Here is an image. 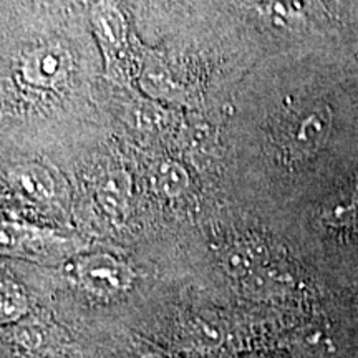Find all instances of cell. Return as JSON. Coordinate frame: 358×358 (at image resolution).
I'll use <instances>...</instances> for the list:
<instances>
[{
  "label": "cell",
  "mask_w": 358,
  "mask_h": 358,
  "mask_svg": "<svg viewBox=\"0 0 358 358\" xmlns=\"http://www.w3.org/2000/svg\"><path fill=\"white\" fill-rule=\"evenodd\" d=\"M75 277L90 294L108 299L123 294L131 285L133 272L124 262L100 252L80 259L75 266Z\"/></svg>",
  "instance_id": "obj_1"
},
{
  "label": "cell",
  "mask_w": 358,
  "mask_h": 358,
  "mask_svg": "<svg viewBox=\"0 0 358 358\" xmlns=\"http://www.w3.org/2000/svg\"><path fill=\"white\" fill-rule=\"evenodd\" d=\"M73 69L70 52L60 43H47L25 52L19 62L22 82L34 88H53Z\"/></svg>",
  "instance_id": "obj_2"
},
{
  "label": "cell",
  "mask_w": 358,
  "mask_h": 358,
  "mask_svg": "<svg viewBox=\"0 0 358 358\" xmlns=\"http://www.w3.org/2000/svg\"><path fill=\"white\" fill-rule=\"evenodd\" d=\"M92 25L98 42L106 60V69L113 73L118 69L120 58H122L127 45L128 27L127 20L111 3H98L92 12Z\"/></svg>",
  "instance_id": "obj_3"
},
{
  "label": "cell",
  "mask_w": 358,
  "mask_h": 358,
  "mask_svg": "<svg viewBox=\"0 0 358 358\" xmlns=\"http://www.w3.org/2000/svg\"><path fill=\"white\" fill-rule=\"evenodd\" d=\"M332 113L327 106L308 111L292 124L287 134V150L294 156L313 155L329 140Z\"/></svg>",
  "instance_id": "obj_4"
},
{
  "label": "cell",
  "mask_w": 358,
  "mask_h": 358,
  "mask_svg": "<svg viewBox=\"0 0 358 358\" xmlns=\"http://www.w3.org/2000/svg\"><path fill=\"white\" fill-rule=\"evenodd\" d=\"M129 194H131V181H129L128 173L122 169L105 174L98 182V203L103 211L115 219L127 214Z\"/></svg>",
  "instance_id": "obj_5"
},
{
  "label": "cell",
  "mask_w": 358,
  "mask_h": 358,
  "mask_svg": "<svg viewBox=\"0 0 358 358\" xmlns=\"http://www.w3.org/2000/svg\"><path fill=\"white\" fill-rule=\"evenodd\" d=\"M10 185L32 201H48L55 194L52 174L40 164H22L8 174Z\"/></svg>",
  "instance_id": "obj_6"
},
{
  "label": "cell",
  "mask_w": 358,
  "mask_h": 358,
  "mask_svg": "<svg viewBox=\"0 0 358 358\" xmlns=\"http://www.w3.org/2000/svg\"><path fill=\"white\" fill-rule=\"evenodd\" d=\"M140 85L148 95L156 100H179L185 92L179 80L174 78L173 71L156 58H148L145 62L140 75Z\"/></svg>",
  "instance_id": "obj_7"
},
{
  "label": "cell",
  "mask_w": 358,
  "mask_h": 358,
  "mask_svg": "<svg viewBox=\"0 0 358 358\" xmlns=\"http://www.w3.org/2000/svg\"><path fill=\"white\" fill-rule=\"evenodd\" d=\"M150 185L156 194L164 198H176L189 186V173L176 161L164 159L151 166Z\"/></svg>",
  "instance_id": "obj_8"
},
{
  "label": "cell",
  "mask_w": 358,
  "mask_h": 358,
  "mask_svg": "<svg viewBox=\"0 0 358 358\" xmlns=\"http://www.w3.org/2000/svg\"><path fill=\"white\" fill-rule=\"evenodd\" d=\"M324 221L332 227H350L358 222V186L335 194L322 211Z\"/></svg>",
  "instance_id": "obj_9"
},
{
  "label": "cell",
  "mask_w": 358,
  "mask_h": 358,
  "mask_svg": "<svg viewBox=\"0 0 358 358\" xmlns=\"http://www.w3.org/2000/svg\"><path fill=\"white\" fill-rule=\"evenodd\" d=\"M168 113L161 110L158 105L148 101H136L131 108L128 110L127 122L140 131L155 133L159 131L168 122Z\"/></svg>",
  "instance_id": "obj_10"
},
{
  "label": "cell",
  "mask_w": 358,
  "mask_h": 358,
  "mask_svg": "<svg viewBox=\"0 0 358 358\" xmlns=\"http://www.w3.org/2000/svg\"><path fill=\"white\" fill-rule=\"evenodd\" d=\"M0 310H2L3 324L19 320L29 310V302H27L24 290L12 279L2 280V306H0Z\"/></svg>",
  "instance_id": "obj_11"
},
{
  "label": "cell",
  "mask_w": 358,
  "mask_h": 358,
  "mask_svg": "<svg viewBox=\"0 0 358 358\" xmlns=\"http://www.w3.org/2000/svg\"><path fill=\"white\" fill-rule=\"evenodd\" d=\"M143 358H161V357L155 355V353H148V355H143Z\"/></svg>",
  "instance_id": "obj_12"
},
{
  "label": "cell",
  "mask_w": 358,
  "mask_h": 358,
  "mask_svg": "<svg viewBox=\"0 0 358 358\" xmlns=\"http://www.w3.org/2000/svg\"><path fill=\"white\" fill-rule=\"evenodd\" d=\"M178 2H179V0H178Z\"/></svg>",
  "instance_id": "obj_13"
}]
</instances>
